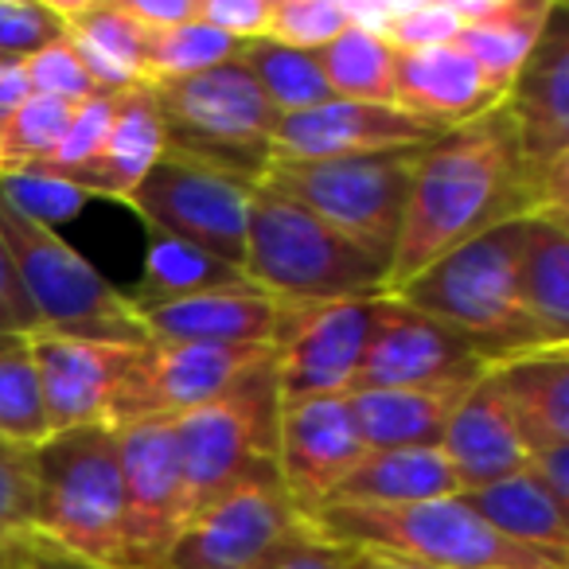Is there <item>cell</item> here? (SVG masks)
I'll use <instances>...</instances> for the list:
<instances>
[{
    "label": "cell",
    "instance_id": "obj_55",
    "mask_svg": "<svg viewBox=\"0 0 569 569\" xmlns=\"http://www.w3.org/2000/svg\"><path fill=\"white\" fill-rule=\"evenodd\" d=\"M0 569H4V566H0Z\"/></svg>",
    "mask_w": 569,
    "mask_h": 569
},
{
    "label": "cell",
    "instance_id": "obj_22",
    "mask_svg": "<svg viewBox=\"0 0 569 569\" xmlns=\"http://www.w3.org/2000/svg\"><path fill=\"white\" fill-rule=\"evenodd\" d=\"M499 94L488 87L480 67L457 48H426V51H406L398 56L395 67V106L421 121L449 129L460 121L476 118V113L491 110Z\"/></svg>",
    "mask_w": 569,
    "mask_h": 569
},
{
    "label": "cell",
    "instance_id": "obj_20",
    "mask_svg": "<svg viewBox=\"0 0 569 569\" xmlns=\"http://www.w3.org/2000/svg\"><path fill=\"white\" fill-rule=\"evenodd\" d=\"M284 305L258 284L214 289L183 301L137 309L144 343H203V348H273Z\"/></svg>",
    "mask_w": 569,
    "mask_h": 569
},
{
    "label": "cell",
    "instance_id": "obj_31",
    "mask_svg": "<svg viewBox=\"0 0 569 569\" xmlns=\"http://www.w3.org/2000/svg\"><path fill=\"white\" fill-rule=\"evenodd\" d=\"M242 284L250 281L238 266L211 258V253L196 250L191 242H180L164 230H149L144 273L129 301H133V309H149V305L183 301V297L214 293V289H242Z\"/></svg>",
    "mask_w": 569,
    "mask_h": 569
},
{
    "label": "cell",
    "instance_id": "obj_29",
    "mask_svg": "<svg viewBox=\"0 0 569 569\" xmlns=\"http://www.w3.org/2000/svg\"><path fill=\"white\" fill-rule=\"evenodd\" d=\"M519 293L538 332L553 343H569V211H546L527 219Z\"/></svg>",
    "mask_w": 569,
    "mask_h": 569
},
{
    "label": "cell",
    "instance_id": "obj_54",
    "mask_svg": "<svg viewBox=\"0 0 569 569\" xmlns=\"http://www.w3.org/2000/svg\"><path fill=\"white\" fill-rule=\"evenodd\" d=\"M0 343H4V340H0Z\"/></svg>",
    "mask_w": 569,
    "mask_h": 569
},
{
    "label": "cell",
    "instance_id": "obj_30",
    "mask_svg": "<svg viewBox=\"0 0 569 569\" xmlns=\"http://www.w3.org/2000/svg\"><path fill=\"white\" fill-rule=\"evenodd\" d=\"M465 499L491 530H499L511 542L546 553H566L569 558L566 507L535 480L530 468H522V472L507 476L499 483H488V488L465 491Z\"/></svg>",
    "mask_w": 569,
    "mask_h": 569
},
{
    "label": "cell",
    "instance_id": "obj_52",
    "mask_svg": "<svg viewBox=\"0 0 569 569\" xmlns=\"http://www.w3.org/2000/svg\"><path fill=\"white\" fill-rule=\"evenodd\" d=\"M4 59H12V56H0V63H4Z\"/></svg>",
    "mask_w": 569,
    "mask_h": 569
},
{
    "label": "cell",
    "instance_id": "obj_36",
    "mask_svg": "<svg viewBox=\"0 0 569 569\" xmlns=\"http://www.w3.org/2000/svg\"><path fill=\"white\" fill-rule=\"evenodd\" d=\"M40 441H48V418H43L32 356L24 340H4L0 343V445L36 449Z\"/></svg>",
    "mask_w": 569,
    "mask_h": 569
},
{
    "label": "cell",
    "instance_id": "obj_11",
    "mask_svg": "<svg viewBox=\"0 0 569 569\" xmlns=\"http://www.w3.org/2000/svg\"><path fill=\"white\" fill-rule=\"evenodd\" d=\"M305 527L269 465L191 515L160 569H258Z\"/></svg>",
    "mask_w": 569,
    "mask_h": 569
},
{
    "label": "cell",
    "instance_id": "obj_19",
    "mask_svg": "<svg viewBox=\"0 0 569 569\" xmlns=\"http://www.w3.org/2000/svg\"><path fill=\"white\" fill-rule=\"evenodd\" d=\"M522 160L569 164V4L553 0L535 51L503 94Z\"/></svg>",
    "mask_w": 569,
    "mask_h": 569
},
{
    "label": "cell",
    "instance_id": "obj_26",
    "mask_svg": "<svg viewBox=\"0 0 569 569\" xmlns=\"http://www.w3.org/2000/svg\"><path fill=\"white\" fill-rule=\"evenodd\" d=\"M550 4L553 0H460L465 28L457 36V48L480 67L499 98L535 51Z\"/></svg>",
    "mask_w": 569,
    "mask_h": 569
},
{
    "label": "cell",
    "instance_id": "obj_53",
    "mask_svg": "<svg viewBox=\"0 0 569 569\" xmlns=\"http://www.w3.org/2000/svg\"><path fill=\"white\" fill-rule=\"evenodd\" d=\"M0 172H4V168H0Z\"/></svg>",
    "mask_w": 569,
    "mask_h": 569
},
{
    "label": "cell",
    "instance_id": "obj_18",
    "mask_svg": "<svg viewBox=\"0 0 569 569\" xmlns=\"http://www.w3.org/2000/svg\"><path fill=\"white\" fill-rule=\"evenodd\" d=\"M48 437L87 426H110V402L141 343L82 340V336H28Z\"/></svg>",
    "mask_w": 569,
    "mask_h": 569
},
{
    "label": "cell",
    "instance_id": "obj_46",
    "mask_svg": "<svg viewBox=\"0 0 569 569\" xmlns=\"http://www.w3.org/2000/svg\"><path fill=\"white\" fill-rule=\"evenodd\" d=\"M36 332V317L24 301V289L17 281L4 242H0V340H28Z\"/></svg>",
    "mask_w": 569,
    "mask_h": 569
},
{
    "label": "cell",
    "instance_id": "obj_13",
    "mask_svg": "<svg viewBox=\"0 0 569 569\" xmlns=\"http://www.w3.org/2000/svg\"><path fill=\"white\" fill-rule=\"evenodd\" d=\"M118 460L126 569H160L188 522L176 421H137L118 429Z\"/></svg>",
    "mask_w": 569,
    "mask_h": 569
},
{
    "label": "cell",
    "instance_id": "obj_16",
    "mask_svg": "<svg viewBox=\"0 0 569 569\" xmlns=\"http://www.w3.org/2000/svg\"><path fill=\"white\" fill-rule=\"evenodd\" d=\"M483 371L488 363L465 336H457L426 312L406 309L398 297H375L356 390L421 387V382L468 379V375Z\"/></svg>",
    "mask_w": 569,
    "mask_h": 569
},
{
    "label": "cell",
    "instance_id": "obj_28",
    "mask_svg": "<svg viewBox=\"0 0 569 569\" xmlns=\"http://www.w3.org/2000/svg\"><path fill=\"white\" fill-rule=\"evenodd\" d=\"M449 496H460V480L441 445H410V449H367L332 503L402 507Z\"/></svg>",
    "mask_w": 569,
    "mask_h": 569
},
{
    "label": "cell",
    "instance_id": "obj_37",
    "mask_svg": "<svg viewBox=\"0 0 569 569\" xmlns=\"http://www.w3.org/2000/svg\"><path fill=\"white\" fill-rule=\"evenodd\" d=\"M71 113L74 106L28 94L24 106L0 126V168L4 172H32V168H40L59 144V137L67 133V126H71Z\"/></svg>",
    "mask_w": 569,
    "mask_h": 569
},
{
    "label": "cell",
    "instance_id": "obj_1",
    "mask_svg": "<svg viewBox=\"0 0 569 569\" xmlns=\"http://www.w3.org/2000/svg\"><path fill=\"white\" fill-rule=\"evenodd\" d=\"M569 164L538 168L522 160L511 118L499 98L491 110L449 126L418 152L402 227L390 253L387 293H398L445 253L503 222L569 211Z\"/></svg>",
    "mask_w": 569,
    "mask_h": 569
},
{
    "label": "cell",
    "instance_id": "obj_15",
    "mask_svg": "<svg viewBox=\"0 0 569 569\" xmlns=\"http://www.w3.org/2000/svg\"><path fill=\"white\" fill-rule=\"evenodd\" d=\"M367 457L351 395L301 398L277 410V480L297 511L309 519Z\"/></svg>",
    "mask_w": 569,
    "mask_h": 569
},
{
    "label": "cell",
    "instance_id": "obj_44",
    "mask_svg": "<svg viewBox=\"0 0 569 569\" xmlns=\"http://www.w3.org/2000/svg\"><path fill=\"white\" fill-rule=\"evenodd\" d=\"M196 20L234 43L266 40L269 0H196Z\"/></svg>",
    "mask_w": 569,
    "mask_h": 569
},
{
    "label": "cell",
    "instance_id": "obj_35",
    "mask_svg": "<svg viewBox=\"0 0 569 569\" xmlns=\"http://www.w3.org/2000/svg\"><path fill=\"white\" fill-rule=\"evenodd\" d=\"M32 449L0 445V566L4 569H28L40 553H48L32 535Z\"/></svg>",
    "mask_w": 569,
    "mask_h": 569
},
{
    "label": "cell",
    "instance_id": "obj_47",
    "mask_svg": "<svg viewBox=\"0 0 569 569\" xmlns=\"http://www.w3.org/2000/svg\"><path fill=\"white\" fill-rule=\"evenodd\" d=\"M121 9V17L133 28H141L144 36L172 32V28L196 20V0H113Z\"/></svg>",
    "mask_w": 569,
    "mask_h": 569
},
{
    "label": "cell",
    "instance_id": "obj_2",
    "mask_svg": "<svg viewBox=\"0 0 569 569\" xmlns=\"http://www.w3.org/2000/svg\"><path fill=\"white\" fill-rule=\"evenodd\" d=\"M522 227H527V219L483 230L480 238H472L460 250L445 253L441 261L421 269L406 289L390 297H398L406 309L426 312L457 336H465L488 367L527 356V351L558 348L538 332L535 320L522 309Z\"/></svg>",
    "mask_w": 569,
    "mask_h": 569
},
{
    "label": "cell",
    "instance_id": "obj_38",
    "mask_svg": "<svg viewBox=\"0 0 569 569\" xmlns=\"http://www.w3.org/2000/svg\"><path fill=\"white\" fill-rule=\"evenodd\" d=\"M348 32L343 0H269L266 40L297 51H325L336 36Z\"/></svg>",
    "mask_w": 569,
    "mask_h": 569
},
{
    "label": "cell",
    "instance_id": "obj_42",
    "mask_svg": "<svg viewBox=\"0 0 569 569\" xmlns=\"http://www.w3.org/2000/svg\"><path fill=\"white\" fill-rule=\"evenodd\" d=\"M460 28H465V12L460 0H433V4H398L395 20L387 28V43L406 56V51H426L457 43Z\"/></svg>",
    "mask_w": 569,
    "mask_h": 569
},
{
    "label": "cell",
    "instance_id": "obj_5",
    "mask_svg": "<svg viewBox=\"0 0 569 569\" xmlns=\"http://www.w3.org/2000/svg\"><path fill=\"white\" fill-rule=\"evenodd\" d=\"M309 527L332 546L398 553L433 569H566V553L519 546L491 530L465 496L402 507L328 503Z\"/></svg>",
    "mask_w": 569,
    "mask_h": 569
},
{
    "label": "cell",
    "instance_id": "obj_21",
    "mask_svg": "<svg viewBox=\"0 0 569 569\" xmlns=\"http://www.w3.org/2000/svg\"><path fill=\"white\" fill-rule=\"evenodd\" d=\"M437 445L457 472L460 496L507 480L530 465L527 437H522L511 406L503 402V395L488 375L468 390V398L457 406Z\"/></svg>",
    "mask_w": 569,
    "mask_h": 569
},
{
    "label": "cell",
    "instance_id": "obj_3",
    "mask_svg": "<svg viewBox=\"0 0 569 569\" xmlns=\"http://www.w3.org/2000/svg\"><path fill=\"white\" fill-rule=\"evenodd\" d=\"M32 535L79 569H126L118 429L87 426L32 449Z\"/></svg>",
    "mask_w": 569,
    "mask_h": 569
},
{
    "label": "cell",
    "instance_id": "obj_51",
    "mask_svg": "<svg viewBox=\"0 0 569 569\" xmlns=\"http://www.w3.org/2000/svg\"><path fill=\"white\" fill-rule=\"evenodd\" d=\"M28 569H79V566H71V561L56 558V553H40V558H36Z\"/></svg>",
    "mask_w": 569,
    "mask_h": 569
},
{
    "label": "cell",
    "instance_id": "obj_24",
    "mask_svg": "<svg viewBox=\"0 0 569 569\" xmlns=\"http://www.w3.org/2000/svg\"><path fill=\"white\" fill-rule=\"evenodd\" d=\"M483 375L421 382V387H395V390H356V395H351V410H356L363 445L367 449L437 445L445 426H449V418L457 413V406L465 402L468 390H472Z\"/></svg>",
    "mask_w": 569,
    "mask_h": 569
},
{
    "label": "cell",
    "instance_id": "obj_50",
    "mask_svg": "<svg viewBox=\"0 0 569 569\" xmlns=\"http://www.w3.org/2000/svg\"><path fill=\"white\" fill-rule=\"evenodd\" d=\"M340 550H343V569H433V566H421V561L398 558V553L363 550V546H340Z\"/></svg>",
    "mask_w": 569,
    "mask_h": 569
},
{
    "label": "cell",
    "instance_id": "obj_6",
    "mask_svg": "<svg viewBox=\"0 0 569 569\" xmlns=\"http://www.w3.org/2000/svg\"><path fill=\"white\" fill-rule=\"evenodd\" d=\"M149 94L164 129V152L199 160L246 183L261 180L281 113L269 106L238 56L191 79L149 87Z\"/></svg>",
    "mask_w": 569,
    "mask_h": 569
},
{
    "label": "cell",
    "instance_id": "obj_17",
    "mask_svg": "<svg viewBox=\"0 0 569 569\" xmlns=\"http://www.w3.org/2000/svg\"><path fill=\"white\" fill-rule=\"evenodd\" d=\"M445 129L398 110L390 102H332L305 113H284L273 129L269 157L289 160H340V157H387V152H421Z\"/></svg>",
    "mask_w": 569,
    "mask_h": 569
},
{
    "label": "cell",
    "instance_id": "obj_10",
    "mask_svg": "<svg viewBox=\"0 0 569 569\" xmlns=\"http://www.w3.org/2000/svg\"><path fill=\"white\" fill-rule=\"evenodd\" d=\"M273 363V348H203V343H141L110 402V426L180 421L214 402L253 371Z\"/></svg>",
    "mask_w": 569,
    "mask_h": 569
},
{
    "label": "cell",
    "instance_id": "obj_40",
    "mask_svg": "<svg viewBox=\"0 0 569 569\" xmlns=\"http://www.w3.org/2000/svg\"><path fill=\"white\" fill-rule=\"evenodd\" d=\"M110 118H113V94H94L87 102L74 106L71 126L59 137V144L51 149V157L43 160L32 172H48V176H74L79 168H87L98 157L106 133H110Z\"/></svg>",
    "mask_w": 569,
    "mask_h": 569
},
{
    "label": "cell",
    "instance_id": "obj_9",
    "mask_svg": "<svg viewBox=\"0 0 569 569\" xmlns=\"http://www.w3.org/2000/svg\"><path fill=\"white\" fill-rule=\"evenodd\" d=\"M277 410H281V398H277L273 363H269L222 398L176 421L183 515L188 519L203 511L207 503H214L222 491L242 483L246 476L273 465Z\"/></svg>",
    "mask_w": 569,
    "mask_h": 569
},
{
    "label": "cell",
    "instance_id": "obj_39",
    "mask_svg": "<svg viewBox=\"0 0 569 569\" xmlns=\"http://www.w3.org/2000/svg\"><path fill=\"white\" fill-rule=\"evenodd\" d=\"M0 199L48 230H56L67 219H79L82 207L90 203V196L79 183L48 172H4L0 176Z\"/></svg>",
    "mask_w": 569,
    "mask_h": 569
},
{
    "label": "cell",
    "instance_id": "obj_7",
    "mask_svg": "<svg viewBox=\"0 0 569 569\" xmlns=\"http://www.w3.org/2000/svg\"><path fill=\"white\" fill-rule=\"evenodd\" d=\"M0 242L36 317V332L144 343L133 301L118 293L67 238H59V230L24 219L0 199Z\"/></svg>",
    "mask_w": 569,
    "mask_h": 569
},
{
    "label": "cell",
    "instance_id": "obj_48",
    "mask_svg": "<svg viewBox=\"0 0 569 569\" xmlns=\"http://www.w3.org/2000/svg\"><path fill=\"white\" fill-rule=\"evenodd\" d=\"M530 472L535 480L558 499L561 507L569 503V441L566 445H550V449H538L530 452Z\"/></svg>",
    "mask_w": 569,
    "mask_h": 569
},
{
    "label": "cell",
    "instance_id": "obj_8",
    "mask_svg": "<svg viewBox=\"0 0 569 569\" xmlns=\"http://www.w3.org/2000/svg\"><path fill=\"white\" fill-rule=\"evenodd\" d=\"M413 160H418V152L340 160L269 157L258 183L301 203L305 211L340 230L343 238L390 261L398 227H402L406 196H410Z\"/></svg>",
    "mask_w": 569,
    "mask_h": 569
},
{
    "label": "cell",
    "instance_id": "obj_34",
    "mask_svg": "<svg viewBox=\"0 0 569 569\" xmlns=\"http://www.w3.org/2000/svg\"><path fill=\"white\" fill-rule=\"evenodd\" d=\"M238 48H242V43L214 32V28L199 24V20H188V24L172 28V32L144 36V56H141L144 87H160V82L203 74L219 63H230V59L238 56Z\"/></svg>",
    "mask_w": 569,
    "mask_h": 569
},
{
    "label": "cell",
    "instance_id": "obj_4",
    "mask_svg": "<svg viewBox=\"0 0 569 569\" xmlns=\"http://www.w3.org/2000/svg\"><path fill=\"white\" fill-rule=\"evenodd\" d=\"M242 273L277 301H371L387 293L390 261L343 238L293 199L253 183Z\"/></svg>",
    "mask_w": 569,
    "mask_h": 569
},
{
    "label": "cell",
    "instance_id": "obj_45",
    "mask_svg": "<svg viewBox=\"0 0 569 569\" xmlns=\"http://www.w3.org/2000/svg\"><path fill=\"white\" fill-rule=\"evenodd\" d=\"M258 569H343V550L317 535L312 527H305L297 538L281 546L277 553H269Z\"/></svg>",
    "mask_w": 569,
    "mask_h": 569
},
{
    "label": "cell",
    "instance_id": "obj_41",
    "mask_svg": "<svg viewBox=\"0 0 569 569\" xmlns=\"http://www.w3.org/2000/svg\"><path fill=\"white\" fill-rule=\"evenodd\" d=\"M24 74H28V90L40 98H56V102L79 106L87 98L102 94L94 87V79L87 74L82 59L74 56V48L67 43V36L51 40L48 48H40L36 56L24 59Z\"/></svg>",
    "mask_w": 569,
    "mask_h": 569
},
{
    "label": "cell",
    "instance_id": "obj_27",
    "mask_svg": "<svg viewBox=\"0 0 569 569\" xmlns=\"http://www.w3.org/2000/svg\"><path fill=\"white\" fill-rule=\"evenodd\" d=\"M51 9L63 24L67 43L102 94L144 87V32L121 17L113 0H51Z\"/></svg>",
    "mask_w": 569,
    "mask_h": 569
},
{
    "label": "cell",
    "instance_id": "obj_25",
    "mask_svg": "<svg viewBox=\"0 0 569 569\" xmlns=\"http://www.w3.org/2000/svg\"><path fill=\"white\" fill-rule=\"evenodd\" d=\"M488 379L511 406L527 449H550L569 441V343L488 367Z\"/></svg>",
    "mask_w": 569,
    "mask_h": 569
},
{
    "label": "cell",
    "instance_id": "obj_43",
    "mask_svg": "<svg viewBox=\"0 0 569 569\" xmlns=\"http://www.w3.org/2000/svg\"><path fill=\"white\" fill-rule=\"evenodd\" d=\"M63 36L56 9L36 0H0V56L28 59Z\"/></svg>",
    "mask_w": 569,
    "mask_h": 569
},
{
    "label": "cell",
    "instance_id": "obj_49",
    "mask_svg": "<svg viewBox=\"0 0 569 569\" xmlns=\"http://www.w3.org/2000/svg\"><path fill=\"white\" fill-rule=\"evenodd\" d=\"M28 94H32V90H28L24 59H4V63H0V126L24 106Z\"/></svg>",
    "mask_w": 569,
    "mask_h": 569
},
{
    "label": "cell",
    "instance_id": "obj_23",
    "mask_svg": "<svg viewBox=\"0 0 569 569\" xmlns=\"http://www.w3.org/2000/svg\"><path fill=\"white\" fill-rule=\"evenodd\" d=\"M160 157H164V129H160L157 106H152L149 87H133L113 94V118L102 149L67 180L79 183L90 199L129 203Z\"/></svg>",
    "mask_w": 569,
    "mask_h": 569
},
{
    "label": "cell",
    "instance_id": "obj_33",
    "mask_svg": "<svg viewBox=\"0 0 569 569\" xmlns=\"http://www.w3.org/2000/svg\"><path fill=\"white\" fill-rule=\"evenodd\" d=\"M238 63L253 74L261 94L269 98L277 113H305L332 102V90L320 71V59L312 51L281 48L273 40H253L238 48Z\"/></svg>",
    "mask_w": 569,
    "mask_h": 569
},
{
    "label": "cell",
    "instance_id": "obj_14",
    "mask_svg": "<svg viewBox=\"0 0 569 569\" xmlns=\"http://www.w3.org/2000/svg\"><path fill=\"white\" fill-rule=\"evenodd\" d=\"M371 301L284 305L281 336L273 343V382L281 402L351 395L363 359Z\"/></svg>",
    "mask_w": 569,
    "mask_h": 569
},
{
    "label": "cell",
    "instance_id": "obj_12",
    "mask_svg": "<svg viewBox=\"0 0 569 569\" xmlns=\"http://www.w3.org/2000/svg\"><path fill=\"white\" fill-rule=\"evenodd\" d=\"M250 191L253 183L234 180L199 160L164 152L144 176L137 196L129 199V207L141 214L149 230H164V234L242 269Z\"/></svg>",
    "mask_w": 569,
    "mask_h": 569
},
{
    "label": "cell",
    "instance_id": "obj_32",
    "mask_svg": "<svg viewBox=\"0 0 569 569\" xmlns=\"http://www.w3.org/2000/svg\"><path fill=\"white\" fill-rule=\"evenodd\" d=\"M332 98L343 102H390L395 106V67L398 51L382 36L348 28L325 51H317Z\"/></svg>",
    "mask_w": 569,
    "mask_h": 569
}]
</instances>
